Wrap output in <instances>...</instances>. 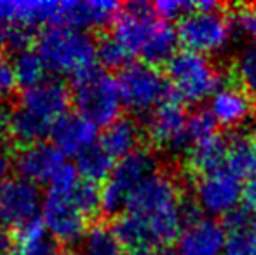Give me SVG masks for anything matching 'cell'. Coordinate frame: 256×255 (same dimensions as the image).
<instances>
[{"label":"cell","mask_w":256,"mask_h":255,"mask_svg":"<svg viewBox=\"0 0 256 255\" xmlns=\"http://www.w3.org/2000/svg\"><path fill=\"white\" fill-rule=\"evenodd\" d=\"M180 187L171 177L158 171L129 197L126 213L118 215L114 232L118 243L131 252H152L180 238L185 227Z\"/></svg>","instance_id":"obj_1"},{"label":"cell","mask_w":256,"mask_h":255,"mask_svg":"<svg viewBox=\"0 0 256 255\" xmlns=\"http://www.w3.org/2000/svg\"><path fill=\"white\" fill-rule=\"evenodd\" d=\"M114 35L131 56L143 63H168L176 55L178 34L171 23L160 20L146 2H129L115 20Z\"/></svg>","instance_id":"obj_2"},{"label":"cell","mask_w":256,"mask_h":255,"mask_svg":"<svg viewBox=\"0 0 256 255\" xmlns=\"http://www.w3.org/2000/svg\"><path fill=\"white\" fill-rule=\"evenodd\" d=\"M37 53L49 72L75 79L94 67L96 41L84 30L51 25L38 35Z\"/></svg>","instance_id":"obj_3"},{"label":"cell","mask_w":256,"mask_h":255,"mask_svg":"<svg viewBox=\"0 0 256 255\" xmlns=\"http://www.w3.org/2000/svg\"><path fill=\"white\" fill-rule=\"evenodd\" d=\"M72 102L78 116L96 128H106L115 123L124 107L117 79L98 67L89 68L74 79Z\"/></svg>","instance_id":"obj_4"},{"label":"cell","mask_w":256,"mask_h":255,"mask_svg":"<svg viewBox=\"0 0 256 255\" xmlns=\"http://www.w3.org/2000/svg\"><path fill=\"white\" fill-rule=\"evenodd\" d=\"M166 77L171 86V91L182 103H197L208 100L220 89L222 74L204 55L194 51H176L168 62Z\"/></svg>","instance_id":"obj_5"},{"label":"cell","mask_w":256,"mask_h":255,"mask_svg":"<svg viewBox=\"0 0 256 255\" xmlns=\"http://www.w3.org/2000/svg\"><path fill=\"white\" fill-rule=\"evenodd\" d=\"M157 173L158 159L154 152L146 149H138L120 159L102 189L103 211L108 215L120 213L128 206L132 192Z\"/></svg>","instance_id":"obj_6"},{"label":"cell","mask_w":256,"mask_h":255,"mask_svg":"<svg viewBox=\"0 0 256 255\" xmlns=\"http://www.w3.org/2000/svg\"><path fill=\"white\" fill-rule=\"evenodd\" d=\"M16 168L23 178L37 185L48 184L54 191H68L78 182L77 168L48 142L23 147L16 157Z\"/></svg>","instance_id":"obj_7"},{"label":"cell","mask_w":256,"mask_h":255,"mask_svg":"<svg viewBox=\"0 0 256 255\" xmlns=\"http://www.w3.org/2000/svg\"><path fill=\"white\" fill-rule=\"evenodd\" d=\"M122 105L138 114L152 112L172 95L169 81L157 67L148 63H129L118 74Z\"/></svg>","instance_id":"obj_8"},{"label":"cell","mask_w":256,"mask_h":255,"mask_svg":"<svg viewBox=\"0 0 256 255\" xmlns=\"http://www.w3.org/2000/svg\"><path fill=\"white\" fill-rule=\"evenodd\" d=\"M176 34L186 51L204 56L223 51L232 39L228 16L220 11H192L180 20Z\"/></svg>","instance_id":"obj_9"},{"label":"cell","mask_w":256,"mask_h":255,"mask_svg":"<svg viewBox=\"0 0 256 255\" xmlns=\"http://www.w3.org/2000/svg\"><path fill=\"white\" fill-rule=\"evenodd\" d=\"M146 135L157 149L172 154H186L190 149L188 116L185 105L171 95L146 117Z\"/></svg>","instance_id":"obj_10"},{"label":"cell","mask_w":256,"mask_h":255,"mask_svg":"<svg viewBox=\"0 0 256 255\" xmlns=\"http://www.w3.org/2000/svg\"><path fill=\"white\" fill-rule=\"evenodd\" d=\"M72 189L68 191L49 189L48 197L42 204V222L46 229L56 241L64 245H75L82 241L88 232V217H84L82 211L75 206L70 196Z\"/></svg>","instance_id":"obj_11"},{"label":"cell","mask_w":256,"mask_h":255,"mask_svg":"<svg viewBox=\"0 0 256 255\" xmlns=\"http://www.w3.org/2000/svg\"><path fill=\"white\" fill-rule=\"evenodd\" d=\"M40 189L23 177L7 178L0 184V229L18 227L38 218L42 208Z\"/></svg>","instance_id":"obj_12"},{"label":"cell","mask_w":256,"mask_h":255,"mask_svg":"<svg viewBox=\"0 0 256 255\" xmlns=\"http://www.w3.org/2000/svg\"><path fill=\"white\" fill-rule=\"evenodd\" d=\"M242 180L228 170L204 175L196 184V203L209 215H230L242 203Z\"/></svg>","instance_id":"obj_13"},{"label":"cell","mask_w":256,"mask_h":255,"mask_svg":"<svg viewBox=\"0 0 256 255\" xmlns=\"http://www.w3.org/2000/svg\"><path fill=\"white\" fill-rule=\"evenodd\" d=\"M70 103L72 91L58 79H46L40 84L24 89L21 95V107L51 124L66 116Z\"/></svg>","instance_id":"obj_14"},{"label":"cell","mask_w":256,"mask_h":255,"mask_svg":"<svg viewBox=\"0 0 256 255\" xmlns=\"http://www.w3.org/2000/svg\"><path fill=\"white\" fill-rule=\"evenodd\" d=\"M226 229L214 218H204L185 225L178 238V255H223Z\"/></svg>","instance_id":"obj_15"},{"label":"cell","mask_w":256,"mask_h":255,"mask_svg":"<svg viewBox=\"0 0 256 255\" xmlns=\"http://www.w3.org/2000/svg\"><path fill=\"white\" fill-rule=\"evenodd\" d=\"M254 102L242 86L234 82L222 84L220 89L211 96L209 112L212 114L214 121L222 126L236 128L248 123L253 116Z\"/></svg>","instance_id":"obj_16"},{"label":"cell","mask_w":256,"mask_h":255,"mask_svg":"<svg viewBox=\"0 0 256 255\" xmlns=\"http://www.w3.org/2000/svg\"><path fill=\"white\" fill-rule=\"evenodd\" d=\"M122 6L114 0H88V2H61L60 23L77 30H91L110 25L118 18Z\"/></svg>","instance_id":"obj_17"},{"label":"cell","mask_w":256,"mask_h":255,"mask_svg":"<svg viewBox=\"0 0 256 255\" xmlns=\"http://www.w3.org/2000/svg\"><path fill=\"white\" fill-rule=\"evenodd\" d=\"M52 145L63 156L77 157L80 152L96 143L98 128L78 114H66L52 124Z\"/></svg>","instance_id":"obj_18"},{"label":"cell","mask_w":256,"mask_h":255,"mask_svg":"<svg viewBox=\"0 0 256 255\" xmlns=\"http://www.w3.org/2000/svg\"><path fill=\"white\" fill-rule=\"evenodd\" d=\"M51 123L35 116L34 112H30L21 105L4 114V133H7L14 142L24 147L44 142V138L51 135Z\"/></svg>","instance_id":"obj_19"},{"label":"cell","mask_w":256,"mask_h":255,"mask_svg":"<svg viewBox=\"0 0 256 255\" xmlns=\"http://www.w3.org/2000/svg\"><path fill=\"white\" fill-rule=\"evenodd\" d=\"M142 142V128L131 117H118L115 123L104 128V133L100 140L103 149L114 159H124L129 154L140 149Z\"/></svg>","instance_id":"obj_20"},{"label":"cell","mask_w":256,"mask_h":255,"mask_svg":"<svg viewBox=\"0 0 256 255\" xmlns=\"http://www.w3.org/2000/svg\"><path fill=\"white\" fill-rule=\"evenodd\" d=\"M226 150H228V142L225 136L214 135L208 140L194 143L186 152V163L190 170L204 177L225 168Z\"/></svg>","instance_id":"obj_21"},{"label":"cell","mask_w":256,"mask_h":255,"mask_svg":"<svg viewBox=\"0 0 256 255\" xmlns=\"http://www.w3.org/2000/svg\"><path fill=\"white\" fill-rule=\"evenodd\" d=\"M56 239L49 234L42 218L21 225L16 232L12 255H56Z\"/></svg>","instance_id":"obj_22"},{"label":"cell","mask_w":256,"mask_h":255,"mask_svg":"<svg viewBox=\"0 0 256 255\" xmlns=\"http://www.w3.org/2000/svg\"><path fill=\"white\" fill-rule=\"evenodd\" d=\"M228 150H226L225 170L234 173L240 180L253 178L256 173V147L250 136L242 133H234L226 138Z\"/></svg>","instance_id":"obj_23"},{"label":"cell","mask_w":256,"mask_h":255,"mask_svg":"<svg viewBox=\"0 0 256 255\" xmlns=\"http://www.w3.org/2000/svg\"><path fill=\"white\" fill-rule=\"evenodd\" d=\"M77 173L82 177V180L100 184L106 182L115 168V159L103 149L102 143L96 142L84 152L77 156Z\"/></svg>","instance_id":"obj_24"},{"label":"cell","mask_w":256,"mask_h":255,"mask_svg":"<svg viewBox=\"0 0 256 255\" xmlns=\"http://www.w3.org/2000/svg\"><path fill=\"white\" fill-rule=\"evenodd\" d=\"M10 63H12L18 84H21L24 89L32 88V86H37L42 81H46L48 68H46L42 58L38 56V53L34 51V49H26V51H21L18 55H14V60Z\"/></svg>","instance_id":"obj_25"},{"label":"cell","mask_w":256,"mask_h":255,"mask_svg":"<svg viewBox=\"0 0 256 255\" xmlns=\"http://www.w3.org/2000/svg\"><path fill=\"white\" fill-rule=\"evenodd\" d=\"M120 243L114 229L103 224H96L86 232L82 239L80 255H120Z\"/></svg>","instance_id":"obj_26"},{"label":"cell","mask_w":256,"mask_h":255,"mask_svg":"<svg viewBox=\"0 0 256 255\" xmlns=\"http://www.w3.org/2000/svg\"><path fill=\"white\" fill-rule=\"evenodd\" d=\"M96 60L106 70H122L131 63V55L114 35H103L96 42Z\"/></svg>","instance_id":"obj_27"},{"label":"cell","mask_w":256,"mask_h":255,"mask_svg":"<svg viewBox=\"0 0 256 255\" xmlns=\"http://www.w3.org/2000/svg\"><path fill=\"white\" fill-rule=\"evenodd\" d=\"M232 37L248 41L250 44L256 42V4H240L228 14Z\"/></svg>","instance_id":"obj_28"},{"label":"cell","mask_w":256,"mask_h":255,"mask_svg":"<svg viewBox=\"0 0 256 255\" xmlns=\"http://www.w3.org/2000/svg\"><path fill=\"white\" fill-rule=\"evenodd\" d=\"M70 196L74 199L75 206L82 211L84 217H94L103 210L102 204V189L98 187V184L92 182L78 180L77 185L70 191Z\"/></svg>","instance_id":"obj_29"},{"label":"cell","mask_w":256,"mask_h":255,"mask_svg":"<svg viewBox=\"0 0 256 255\" xmlns=\"http://www.w3.org/2000/svg\"><path fill=\"white\" fill-rule=\"evenodd\" d=\"M237 79L244 91L256 102V42L248 44L237 58Z\"/></svg>","instance_id":"obj_30"},{"label":"cell","mask_w":256,"mask_h":255,"mask_svg":"<svg viewBox=\"0 0 256 255\" xmlns=\"http://www.w3.org/2000/svg\"><path fill=\"white\" fill-rule=\"evenodd\" d=\"M223 255H256V227L253 225V217L250 224L228 231Z\"/></svg>","instance_id":"obj_31"},{"label":"cell","mask_w":256,"mask_h":255,"mask_svg":"<svg viewBox=\"0 0 256 255\" xmlns=\"http://www.w3.org/2000/svg\"><path fill=\"white\" fill-rule=\"evenodd\" d=\"M34 41V28L24 27V25H0V46L7 51L18 53L30 49Z\"/></svg>","instance_id":"obj_32"},{"label":"cell","mask_w":256,"mask_h":255,"mask_svg":"<svg viewBox=\"0 0 256 255\" xmlns=\"http://www.w3.org/2000/svg\"><path fill=\"white\" fill-rule=\"evenodd\" d=\"M218 135V123L214 121L209 109H200L188 116V140L190 147L197 142H202Z\"/></svg>","instance_id":"obj_33"},{"label":"cell","mask_w":256,"mask_h":255,"mask_svg":"<svg viewBox=\"0 0 256 255\" xmlns=\"http://www.w3.org/2000/svg\"><path fill=\"white\" fill-rule=\"evenodd\" d=\"M154 13L157 14L160 20L164 21H174L183 20L186 14L196 11V4L194 2H183V0H158L154 4Z\"/></svg>","instance_id":"obj_34"},{"label":"cell","mask_w":256,"mask_h":255,"mask_svg":"<svg viewBox=\"0 0 256 255\" xmlns=\"http://www.w3.org/2000/svg\"><path fill=\"white\" fill-rule=\"evenodd\" d=\"M18 86V79L14 74L12 63L0 56V98H7L14 93Z\"/></svg>","instance_id":"obj_35"},{"label":"cell","mask_w":256,"mask_h":255,"mask_svg":"<svg viewBox=\"0 0 256 255\" xmlns=\"http://www.w3.org/2000/svg\"><path fill=\"white\" fill-rule=\"evenodd\" d=\"M242 208L250 213H256V180L251 178L242 191Z\"/></svg>","instance_id":"obj_36"},{"label":"cell","mask_w":256,"mask_h":255,"mask_svg":"<svg viewBox=\"0 0 256 255\" xmlns=\"http://www.w3.org/2000/svg\"><path fill=\"white\" fill-rule=\"evenodd\" d=\"M12 164H14V161H12L10 150L7 149L6 145L0 143V184L9 178V173H10V170H12Z\"/></svg>","instance_id":"obj_37"},{"label":"cell","mask_w":256,"mask_h":255,"mask_svg":"<svg viewBox=\"0 0 256 255\" xmlns=\"http://www.w3.org/2000/svg\"><path fill=\"white\" fill-rule=\"evenodd\" d=\"M14 243L6 229H0V255H12Z\"/></svg>","instance_id":"obj_38"},{"label":"cell","mask_w":256,"mask_h":255,"mask_svg":"<svg viewBox=\"0 0 256 255\" xmlns=\"http://www.w3.org/2000/svg\"><path fill=\"white\" fill-rule=\"evenodd\" d=\"M251 142H253V145L256 147V121L253 123V128H251V135H250Z\"/></svg>","instance_id":"obj_39"},{"label":"cell","mask_w":256,"mask_h":255,"mask_svg":"<svg viewBox=\"0 0 256 255\" xmlns=\"http://www.w3.org/2000/svg\"><path fill=\"white\" fill-rule=\"evenodd\" d=\"M56 255H80V253L74 252V250H63V252H58Z\"/></svg>","instance_id":"obj_40"},{"label":"cell","mask_w":256,"mask_h":255,"mask_svg":"<svg viewBox=\"0 0 256 255\" xmlns=\"http://www.w3.org/2000/svg\"><path fill=\"white\" fill-rule=\"evenodd\" d=\"M126 255H154V253L152 252H129Z\"/></svg>","instance_id":"obj_41"},{"label":"cell","mask_w":256,"mask_h":255,"mask_svg":"<svg viewBox=\"0 0 256 255\" xmlns=\"http://www.w3.org/2000/svg\"><path fill=\"white\" fill-rule=\"evenodd\" d=\"M0 131H4V114H0Z\"/></svg>","instance_id":"obj_42"},{"label":"cell","mask_w":256,"mask_h":255,"mask_svg":"<svg viewBox=\"0 0 256 255\" xmlns=\"http://www.w3.org/2000/svg\"><path fill=\"white\" fill-rule=\"evenodd\" d=\"M253 225L256 227V213H253Z\"/></svg>","instance_id":"obj_43"},{"label":"cell","mask_w":256,"mask_h":255,"mask_svg":"<svg viewBox=\"0 0 256 255\" xmlns=\"http://www.w3.org/2000/svg\"><path fill=\"white\" fill-rule=\"evenodd\" d=\"M162 255H178V253H171V252H168V253H162Z\"/></svg>","instance_id":"obj_44"},{"label":"cell","mask_w":256,"mask_h":255,"mask_svg":"<svg viewBox=\"0 0 256 255\" xmlns=\"http://www.w3.org/2000/svg\"><path fill=\"white\" fill-rule=\"evenodd\" d=\"M253 178H254V180H256V173H254V177H253Z\"/></svg>","instance_id":"obj_45"}]
</instances>
